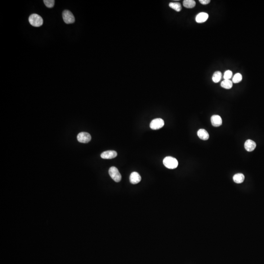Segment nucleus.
Instances as JSON below:
<instances>
[{"mask_svg": "<svg viewBox=\"0 0 264 264\" xmlns=\"http://www.w3.org/2000/svg\"><path fill=\"white\" fill-rule=\"evenodd\" d=\"M117 156L116 151L110 150L103 152L101 154V157L103 159H112Z\"/></svg>", "mask_w": 264, "mask_h": 264, "instance_id": "obj_7", "label": "nucleus"}, {"mask_svg": "<svg viewBox=\"0 0 264 264\" xmlns=\"http://www.w3.org/2000/svg\"><path fill=\"white\" fill-rule=\"evenodd\" d=\"M163 163L164 166L168 169L176 168L178 166V161L176 158L172 157H167L164 158Z\"/></svg>", "mask_w": 264, "mask_h": 264, "instance_id": "obj_1", "label": "nucleus"}, {"mask_svg": "<svg viewBox=\"0 0 264 264\" xmlns=\"http://www.w3.org/2000/svg\"><path fill=\"white\" fill-rule=\"evenodd\" d=\"M28 21L30 25L35 27H39L43 24V20L40 15L37 14H32L30 15Z\"/></svg>", "mask_w": 264, "mask_h": 264, "instance_id": "obj_2", "label": "nucleus"}, {"mask_svg": "<svg viewBox=\"0 0 264 264\" xmlns=\"http://www.w3.org/2000/svg\"><path fill=\"white\" fill-rule=\"evenodd\" d=\"M244 147L247 151L248 152H252L256 147V144L255 142L251 139H248L245 142Z\"/></svg>", "mask_w": 264, "mask_h": 264, "instance_id": "obj_10", "label": "nucleus"}, {"mask_svg": "<svg viewBox=\"0 0 264 264\" xmlns=\"http://www.w3.org/2000/svg\"><path fill=\"white\" fill-rule=\"evenodd\" d=\"M62 16L65 23L67 24L74 23L75 22L74 15L70 11L65 10L62 13Z\"/></svg>", "mask_w": 264, "mask_h": 264, "instance_id": "obj_4", "label": "nucleus"}, {"mask_svg": "<svg viewBox=\"0 0 264 264\" xmlns=\"http://www.w3.org/2000/svg\"><path fill=\"white\" fill-rule=\"evenodd\" d=\"M197 135L198 136L199 138H200V139L204 140V141L208 140L209 138V137L208 132L204 129H200L198 131Z\"/></svg>", "mask_w": 264, "mask_h": 264, "instance_id": "obj_12", "label": "nucleus"}, {"mask_svg": "<svg viewBox=\"0 0 264 264\" xmlns=\"http://www.w3.org/2000/svg\"><path fill=\"white\" fill-rule=\"evenodd\" d=\"M164 125V120L161 119H156L153 120L150 123V127L153 130L161 129Z\"/></svg>", "mask_w": 264, "mask_h": 264, "instance_id": "obj_5", "label": "nucleus"}, {"mask_svg": "<svg viewBox=\"0 0 264 264\" xmlns=\"http://www.w3.org/2000/svg\"><path fill=\"white\" fill-rule=\"evenodd\" d=\"M222 78V74L221 72L217 71L214 72L212 76V80L214 83H218L220 82Z\"/></svg>", "mask_w": 264, "mask_h": 264, "instance_id": "obj_16", "label": "nucleus"}, {"mask_svg": "<svg viewBox=\"0 0 264 264\" xmlns=\"http://www.w3.org/2000/svg\"><path fill=\"white\" fill-rule=\"evenodd\" d=\"M183 5L185 8H192L196 5V2L194 0H184L183 2Z\"/></svg>", "mask_w": 264, "mask_h": 264, "instance_id": "obj_14", "label": "nucleus"}, {"mask_svg": "<svg viewBox=\"0 0 264 264\" xmlns=\"http://www.w3.org/2000/svg\"><path fill=\"white\" fill-rule=\"evenodd\" d=\"M109 173L114 181L119 183L121 180V175L117 168L112 166L109 170Z\"/></svg>", "mask_w": 264, "mask_h": 264, "instance_id": "obj_3", "label": "nucleus"}, {"mask_svg": "<svg viewBox=\"0 0 264 264\" xmlns=\"http://www.w3.org/2000/svg\"><path fill=\"white\" fill-rule=\"evenodd\" d=\"M242 75L240 73H237L233 76L232 79V82L234 83H238L242 80Z\"/></svg>", "mask_w": 264, "mask_h": 264, "instance_id": "obj_18", "label": "nucleus"}, {"mask_svg": "<svg viewBox=\"0 0 264 264\" xmlns=\"http://www.w3.org/2000/svg\"><path fill=\"white\" fill-rule=\"evenodd\" d=\"M142 178L138 172H134L132 173L130 176V182L132 184H135L141 182Z\"/></svg>", "mask_w": 264, "mask_h": 264, "instance_id": "obj_9", "label": "nucleus"}, {"mask_svg": "<svg viewBox=\"0 0 264 264\" xmlns=\"http://www.w3.org/2000/svg\"><path fill=\"white\" fill-rule=\"evenodd\" d=\"M221 86L222 88L225 89H230L232 88L233 86V82L231 80H223L221 82Z\"/></svg>", "mask_w": 264, "mask_h": 264, "instance_id": "obj_15", "label": "nucleus"}, {"mask_svg": "<svg viewBox=\"0 0 264 264\" xmlns=\"http://www.w3.org/2000/svg\"><path fill=\"white\" fill-rule=\"evenodd\" d=\"M233 181L236 183H241L245 180V176L242 173L235 174L233 177Z\"/></svg>", "mask_w": 264, "mask_h": 264, "instance_id": "obj_13", "label": "nucleus"}, {"mask_svg": "<svg viewBox=\"0 0 264 264\" xmlns=\"http://www.w3.org/2000/svg\"><path fill=\"white\" fill-rule=\"evenodd\" d=\"M54 0H44V3L46 5V7L49 8H52L53 7L54 5Z\"/></svg>", "mask_w": 264, "mask_h": 264, "instance_id": "obj_20", "label": "nucleus"}, {"mask_svg": "<svg viewBox=\"0 0 264 264\" xmlns=\"http://www.w3.org/2000/svg\"><path fill=\"white\" fill-rule=\"evenodd\" d=\"M211 122L212 125L216 127L220 126L223 122L222 118L219 115H213L211 116Z\"/></svg>", "mask_w": 264, "mask_h": 264, "instance_id": "obj_8", "label": "nucleus"}, {"mask_svg": "<svg viewBox=\"0 0 264 264\" xmlns=\"http://www.w3.org/2000/svg\"><path fill=\"white\" fill-rule=\"evenodd\" d=\"M208 18V13L205 12H201L196 16L195 20L196 22H197L198 23H202L207 21Z\"/></svg>", "mask_w": 264, "mask_h": 264, "instance_id": "obj_11", "label": "nucleus"}, {"mask_svg": "<svg viewBox=\"0 0 264 264\" xmlns=\"http://www.w3.org/2000/svg\"><path fill=\"white\" fill-rule=\"evenodd\" d=\"M199 2H200V3L202 4V5H206L207 4H209V3H210V0H200Z\"/></svg>", "mask_w": 264, "mask_h": 264, "instance_id": "obj_21", "label": "nucleus"}, {"mask_svg": "<svg viewBox=\"0 0 264 264\" xmlns=\"http://www.w3.org/2000/svg\"><path fill=\"white\" fill-rule=\"evenodd\" d=\"M169 7L177 12H180L182 9V6L180 3L178 2H171L169 3Z\"/></svg>", "mask_w": 264, "mask_h": 264, "instance_id": "obj_17", "label": "nucleus"}, {"mask_svg": "<svg viewBox=\"0 0 264 264\" xmlns=\"http://www.w3.org/2000/svg\"><path fill=\"white\" fill-rule=\"evenodd\" d=\"M78 141L81 143H87L90 142L91 136L90 134L87 132H81L79 133L77 137Z\"/></svg>", "mask_w": 264, "mask_h": 264, "instance_id": "obj_6", "label": "nucleus"}, {"mask_svg": "<svg viewBox=\"0 0 264 264\" xmlns=\"http://www.w3.org/2000/svg\"><path fill=\"white\" fill-rule=\"evenodd\" d=\"M232 76V71L231 70H227L225 71L224 75V80H230V79Z\"/></svg>", "mask_w": 264, "mask_h": 264, "instance_id": "obj_19", "label": "nucleus"}]
</instances>
